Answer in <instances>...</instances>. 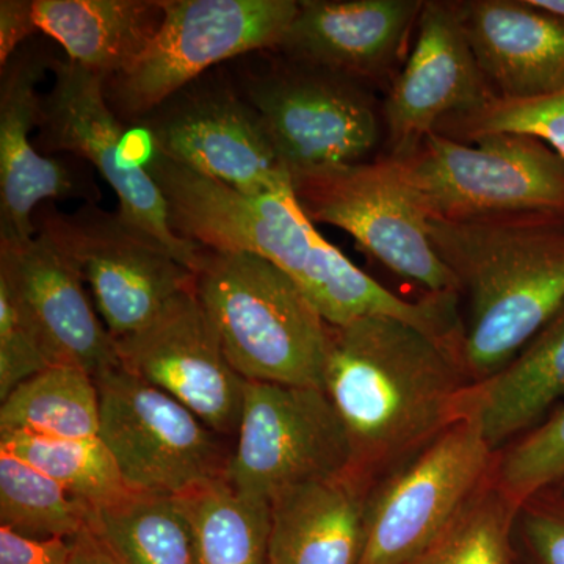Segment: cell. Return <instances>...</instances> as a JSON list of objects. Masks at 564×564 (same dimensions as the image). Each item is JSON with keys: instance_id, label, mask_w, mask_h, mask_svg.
Wrapping results in <instances>:
<instances>
[{"instance_id": "obj_1", "label": "cell", "mask_w": 564, "mask_h": 564, "mask_svg": "<svg viewBox=\"0 0 564 564\" xmlns=\"http://www.w3.org/2000/svg\"><path fill=\"white\" fill-rule=\"evenodd\" d=\"M464 356L410 323L362 317L332 325L323 389L348 441V474L372 492L474 411Z\"/></svg>"}, {"instance_id": "obj_2", "label": "cell", "mask_w": 564, "mask_h": 564, "mask_svg": "<svg viewBox=\"0 0 564 564\" xmlns=\"http://www.w3.org/2000/svg\"><path fill=\"white\" fill-rule=\"evenodd\" d=\"M429 231L469 295L464 361L481 383L513 361L564 304V217L430 218Z\"/></svg>"}, {"instance_id": "obj_3", "label": "cell", "mask_w": 564, "mask_h": 564, "mask_svg": "<svg viewBox=\"0 0 564 564\" xmlns=\"http://www.w3.org/2000/svg\"><path fill=\"white\" fill-rule=\"evenodd\" d=\"M195 293L245 380L323 389L332 325L274 263L204 248Z\"/></svg>"}, {"instance_id": "obj_4", "label": "cell", "mask_w": 564, "mask_h": 564, "mask_svg": "<svg viewBox=\"0 0 564 564\" xmlns=\"http://www.w3.org/2000/svg\"><path fill=\"white\" fill-rule=\"evenodd\" d=\"M237 58L231 73L261 115L281 162L292 174L367 162L381 137L377 101L367 85L292 61L273 50Z\"/></svg>"}, {"instance_id": "obj_5", "label": "cell", "mask_w": 564, "mask_h": 564, "mask_svg": "<svg viewBox=\"0 0 564 564\" xmlns=\"http://www.w3.org/2000/svg\"><path fill=\"white\" fill-rule=\"evenodd\" d=\"M393 161L429 218L564 217V159L536 137L500 132L459 143L432 132Z\"/></svg>"}, {"instance_id": "obj_6", "label": "cell", "mask_w": 564, "mask_h": 564, "mask_svg": "<svg viewBox=\"0 0 564 564\" xmlns=\"http://www.w3.org/2000/svg\"><path fill=\"white\" fill-rule=\"evenodd\" d=\"M163 22L139 61L104 79L111 111L129 129L207 70L280 44L295 0H162Z\"/></svg>"}, {"instance_id": "obj_7", "label": "cell", "mask_w": 564, "mask_h": 564, "mask_svg": "<svg viewBox=\"0 0 564 564\" xmlns=\"http://www.w3.org/2000/svg\"><path fill=\"white\" fill-rule=\"evenodd\" d=\"M131 135L170 161L251 195L292 193L261 115L226 65L207 70L159 104Z\"/></svg>"}, {"instance_id": "obj_8", "label": "cell", "mask_w": 564, "mask_h": 564, "mask_svg": "<svg viewBox=\"0 0 564 564\" xmlns=\"http://www.w3.org/2000/svg\"><path fill=\"white\" fill-rule=\"evenodd\" d=\"M51 77L50 90L41 99L36 151L88 163L117 195L122 217L195 274L204 248L174 232L161 188L133 152L128 126L106 101L104 76L62 55L52 63Z\"/></svg>"}, {"instance_id": "obj_9", "label": "cell", "mask_w": 564, "mask_h": 564, "mask_svg": "<svg viewBox=\"0 0 564 564\" xmlns=\"http://www.w3.org/2000/svg\"><path fill=\"white\" fill-rule=\"evenodd\" d=\"M44 234L90 285L93 303L115 340L147 328L195 274L120 212L82 204L66 214L41 204L33 214Z\"/></svg>"}, {"instance_id": "obj_10", "label": "cell", "mask_w": 564, "mask_h": 564, "mask_svg": "<svg viewBox=\"0 0 564 564\" xmlns=\"http://www.w3.org/2000/svg\"><path fill=\"white\" fill-rule=\"evenodd\" d=\"M292 188L311 221L344 229L393 273L429 292L462 295L434 251L429 214L393 159L292 174Z\"/></svg>"}, {"instance_id": "obj_11", "label": "cell", "mask_w": 564, "mask_h": 564, "mask_svg": "<svg viewBox=\"0 0 564 564\" xmlns=\"http://www.w3.org/2000/svg\"><path fill=\"white\" fill-rule=\"evenodd\" d=\"M95 383L99 437L133 491L184 497L225 477L231 451L187 406L122 366Z\"/></svg>"}, {"instance_id": "obj_12", "label": "cell", "mask_w": 564, "mask_h": 564, "mask_svg": "<svg viewBox=\"0 0 564 564\" xmlns=\"http://www.w3.org/2000/svg\"><path fill=\"white\" fill-rule=\"evenodd\" d=\"M350 463L347 430L325 389L247 381L226 484L272 503L289 489L348 473Z\"/></svg>"}, {"instance_id": "obj_13", "label": "cell", "mask_w": 564, "mask_h": 564, "mask_svg": "<svg viewBox=\"0 0 564 564\" xmlns=\"http://www.w3.org/2000/svg\"><path fill=\"white\" fill-rule=\"evenodd\" d=\"M494 456L475 410L367 497L359 564H408L491 478Z\"/></svg>"}, {"instance_id": "obj_14", "label": "cell", "mask_w": 564, "mask_h": 564, "mask_svg": "<svg viewBox=\"0 0 564 564\" xmlns=\"http://www.w3.org/2000/svg\"><path fill=\"white\" fill-rule=\"evenodd\" d=\"M54 41L35 35L0 69V243H24L36 236L33 214L55 199L98 204L101 191L91 166L79 159L47 158L36 151L41 82L57 57Z\"/></svg>"}, {"instance_id": "obj_15", "label": "cell", "mask_w": 564, "mask_h": 564, "mask_svg": "<svg viewBox=\"0 0 564 564\" xmlns=\"http://www.w3.org/2000/svg\"><path fill=\"white\" fill-rule=\"evenodd\" d=\"M115 343L126 370L172 395L220 436H237L247 380L223 350L195 285L147 328Z\"/></svg>"}, {"instance_id": "obj_16", "label": "cell", "mask_w": 564, "mask_h": 564, "mask_svg": "<svg viewBox=\"0 0 564 564\" xmlns=\"http://www.w3.org/2000/svg\"><path fill=\"white\" fill-rule=\"evenodd\" d=\"M417 29L414 50L381 107L392 159L411 154L447 118L496 96L475 61L456 3H423Z\"/></svg>"}, {"instance_id": "obj_17", "label": "cell", "mask_w": 564, "mask_h": 564, "mask_svg": "<svg viewBox=\"0 0 564 564\" xmlns=\"http://www.w3.org/2000/svg\"><path fill=\"white\" fill-rule=\"evenodd\" d=\"M84 282L44 234L24 243H0V288L39 333L55 364L80 367L96 378L121 362Z\"/></svg>"}, {"instance_id": "obj_18", "label": "cell", "mask_w": 564, "mask_h": 564, "mask_svg": "<svg viewBox=\"0 0 564 564\" xmlns=\"http://www.w3.org/2000/svg\"><path fill=\"white\" fill-rule=\"evenodd\" d=\"M421 0H303L274 52L370 87L386 79Z\"/></svg>"}, {"instance_id": "obj_19", "label": "cell", "mask_w": 564, "mask_h": 564, "mask_svg": "<svg viewBox=\"0 0 564 564\" xmlns=\"http://www.w3.org/2000/svg\"><path fill=\"white\" fill-rule=\"evenodd\" d=\"M456 9L496 98H540L564 88L563 20L530 0H470Z\"/></svg>"}, {"instance_id": "obj_20", "label": "cell", "mask_w": 564, "mask_h": 564, "mask_svg": "<svg viewBox=\"0 0 564 564\" xmlns=\"http://www.w3.org/2000/svg\"><path fill=\"white\" fill-rule=\"evenodd\" d=\"M367 497L348 473L274 497L269 564H359Z\"/></svg>"}, {"instance_id": "obj_21", "label": "cell", "mask_w": 564, "mask_h": 564, "mask_svg": "<svg viewBox=\"0 0 564 564\" xmlns=\"http://www.w3.org/2000/svg\"><path fill=\"white\" fill-rule=\"evenodd\" d=\"M33 14L65 57L109 79L139 61L165 11L162 0H33Z\"/></svg>"}, {"instance_id": "obj_22", "label": "cell", "mask_w": 564, "mask_h": 564, "mask_svg": "<svg viewBox=\"0 0 564 564\" xmlns=\"http://www.w3.org/2000/svg\"><path fill=\"white\" fill-rule=\"evenodd\" d=\"M564 395V304L499 373L475 384L474 410L492 451L543 422Z\"/></svg>"}, {"instance_id": "obj_23", "label": "cell", "mask_w": 564, "mask_h": 564, "mask_svg": "<svg viewBox=\"0 0 564 564\" xmlns=\"http://www.w3.org/2000/svg\"><path fill=\"white\" fill-rule=\"evenodd\" d=\"M101 410L95 378L70 364H55L18 386L0 406V434L61 440L99 436Z\"/></svg>"}, {"instance_id": "obj_24", "label": "cell", "mask_w": 564, "mask_h": 564, "mask_svg": "<svg viewBox=\"0 0 564 564\" xmlns=\"http://www.w3.org/2000/svg\"><path fill=\"white\" fill-rule=\"evenodd\" d=\"M90 527L120 564H193L191 519L181 497L133 492L93 508Z\"/></svg>"}, {"instance_id": "obj_25", "label": "cell", "mask_w": 564, "mask_h": 564, "mask_svg": "<svg viewBox=\"0 0 564 564\" xmlns=\"http://www.w3.org/2000/svg\"><path fill=\"white\" fill-rule=\"evenodd\" d=\"M181 499L191 519L193 564H269L272 503L236 491L225 478Z\"/></svg>"}, {"instance_id": "obj_26", "label": "cell", "mask_w": 564, "mask_h": 564, "mask_svg": "<svg viewBox=\"0 0 564 564\" xmlns=\"http://www.w3.org/2000/svg\"><path fill=\"white\" fill-rule=\"evenodd\" d=\"M0 451L18 456L93 508L126 499L129 488L101 437L61 440L0 434Z\"/></svg>"}, {"instance_id": "obj_27", "label": "cell", "mask_w": 564, "mask_h": 564, "mask_svg": "<svg viewBox=\"0 0 564 564\" xmlns=\"http://www.w3.org/2000/svg\"><path fill=\"white\" fill-rule=\"evenodd\" d=\"M93 507L46 474L0 451V525L33 540H73L90 525Z\"/></svg>"}, {"instance_id": "obj_28", "label": "cell", "mask_w": 564, "mask_h": 564, "mask_svg": "<svg viewBox=\"0 0 564 564\" xmlns=\"http://www.w3.org/2000/svg\"><path fill=\"white\" fill-rule=\"evenodd\" d=\"M518 505L489 478L454 522L408 564H518L513 544Z\"/></svg>"}, {"instance_id": "obj_29", "label": "cell", "mask_w": 564, "mask_h": 564, "mask_svg": "<svg viewBox=\"0 0 564 564\" xmlns=\"http://www.w3.org/2000/svg\"><path fill=\"white\" fill-rule=\"evenodd\" d=\"M434 132L459 143H473L488 133H525L543 140L564 159V88L532 99L492 96L477 109L447 118Z\"/></svg>"}, {"instance_id": "obj_30", "label": "cell", "mask_w": 564, "mask_h": 564, "mask_svg": "<svg viewBox=\"0 0 564 564\" xmlns=\"http://www.w3.org/2000/svg\"><path fill=\"white\" fill-rule=\"evenodd\" d=\"M491 480L516 503L564 484V406L496 452Z\"/></svg>"}, {"instance_id": "obj_31", "label": "cell", "mask_w": 564, "mask_h": 564, "mask_svg": "<svg viewBox=\"0 0 564 564\" xmlns=\"http://www.w3.org/2000/svg\"><path fill=\"white\" fill-rule=\"evenodd\" d=\"M518 564H564V488L544 489L518 505L513 524Z\"/></svg>"}, {"instance_id": "obj_32", "label": "cell", "mask_w": 564, "mask_h": 564, "mask_svg": "<svg viewBox=\"0 0 564 564\" xmlns=\"http://www.w3.org/2000/svg\"><path fill=\"white\" fill-rule=\"evenodd\" d=\"M51 366L55 361L39 333L0 288V400Z\"/></svg>"}, {"instance_id": "obj_33", "label": "cell", "mask_w": 564, "mask_h": 564, "mask_svg": "<svg viewBox=\"0 0 564 564\" xmlns=\"http://www.w3.org/2000/svg\"><path fill=\"white\" fill-rule=\"evenodd\" d=\"M69 540H33L0 525V564H68Z\"/></svg>"}, {"instance_id": "obj_34", "label": "cell", "mask_w": 564, "mask_h": 564, "mask_svg": "<svg viewBox=\"0 0 564 564\" xmlns=\"http://www.w3.org/2000/svg\"><path fill=\"white\" fill-rule=\"evenodd\" d=\"M40 35L33 14V0L0 2V66L6 65L25 41Z\"/></svg>"}, {"instance_id": "obj_35", "label": "cell", "mask_w": 564, "mask_h": 564, "mask_svg": "<svg viewBox=\"0 0 564 564\" xmlns=\"http://www.w3.org/2000/svg\"><path fill=\"white\" fill-rule=\"evenodd\" d=\"M68 564H120L90 525L69 540Z\"/></svg>"}, {"instance_id": "obj_36", "label": "cell", "mask_w": 564, "mask_h": 564, "mask_svg": "<svg viewBox=\"0 0 564 564\" xmlns=\"http://www.w3.org/2000/svg\"><path fill=\"white\" fill-rule=\"evenodd\" d=\"M538 9L547 11L564 21V0H530Z\"/></svg>"}, {"instance_id": "obj_37", "label": "cell", "mask_w": 564, "mask_h": 564, "mask_svg": "<svg viewBox=\"0 0 564 564\" xmlns=\"http://www.w3.org/2000/svg\"><path fill=\"white\" fill-rule=\"evenodd\" d=\"M562 488H564V484L562 485Z\"/></svg>"}]
</instances>
